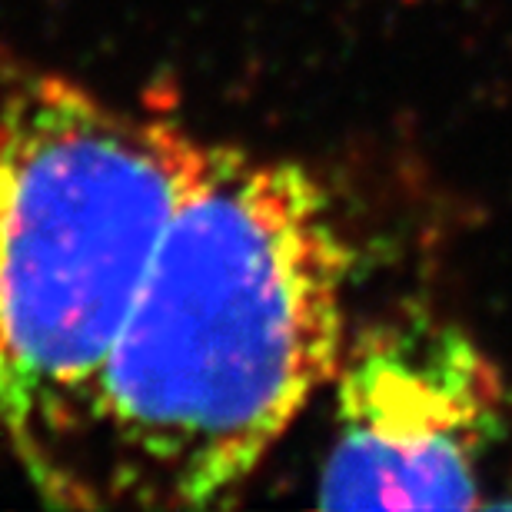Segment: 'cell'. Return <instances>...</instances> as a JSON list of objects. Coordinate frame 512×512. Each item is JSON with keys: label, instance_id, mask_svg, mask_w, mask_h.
I'll list each match as a JSON object with an SVG mask.
<instances>
[{"label": "cell", "instance_id": "6da1fadb", "mask_svg": "<svg viewBox=\"0 0 512 512\" xmlns=\"http://www.w3.org/2000/svg\"><path fill=\"white\" fill-rule=\"evenodd\" d=\"M353 243L296 160L210 143L40 486L64 506H213L340 366Z\"/></svg>", "mask_w": 512, "mask_h": 512}, {"label": "cell", "instance_id": "7a4b0ae2", "mask_svg": "<svg viewBox=\"0 0 512 512\" xmlns=\"http://www.w3.org/2000/svg\"><path fill=\"white\" fill-rule=\"evenodd\" d=\"M207 153L64 77L0 94V459L37 493Z\"/></svg>", "mask_w": 512, "mask_h": 512}, {"label": "cell", "instance_id": "3957f363", "mask_svg": "<svg viewBox=\"0 0 512 512\" xmlns=\"http://www.w3.org/2000/svg\"><path fill=\"white\" fill-rule=\"evenodd\" d=\"M333 383L320 506H483V466L509 433V389L463 326L426 310L389 313L343 346Z\"/></svg>", "mask_w": 512, "mask_h": 512}]
</instances>
